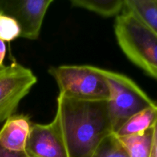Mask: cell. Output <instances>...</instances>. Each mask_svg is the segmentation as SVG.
Instances as JSON below:
<instances>
[{
  "instance_id": "8992f818",
  "label": "cell",
  "mask_w": 157,
  "mask_h": 157,
  "mask_svg": "<svg viewBox=\"0 0 157 157\" xmlns=\"http://www.w3.org/2000/svg\"><path fill=\"white\" fill-rule=\"evenodd\" d=\"M52 2V0H0V9L2 13L18 21L21 38L36 40L46 12Z\"/></svg>"
},
{
  "instance_id": "2e32d148",
  "label": "cell",
  "mask_w": 157,
  "mask_h": 157,
  "mask_svg": "<svg viewBox=\"0 0 157 157\" xmlns=\"http://www.w3.org/2000/svg\"><path fill=\"white\" fill-rule=\"evenodd\" d=\"M28 155L26 152L22 153H16L6 150L0 145V157H27Z\"/></svg>"
},
{
  "instance_id": "30bf717a",
  "label": "cell",
  "mask_w": 157,
  "mask_h": 157,
  "mask_svg": "<svg viewBox=\"0 0 157 157\" xmlns=\"http://www.w3.org/2000/svg\"><path fill=\"white\" fill-rule=\"evenodd\" d=\"M71 4L103 17H117L124 10L125 0H72Z\"/></svg>"
},
{
  "instance_id": "ba28073f",
  "label": "cell",
  "mask_w": 157,
  "mask_h": 157,
  "mask_svg": "<svg viewBox=\"0 0 157 157\" xmlns=\"http://www.w3.org/2000/svg\"><path fill=\"white\" fill-rule=\"evenodd\" d=\"M32 123L23 114H13L5 121L0 130V145L16 153L26 152Z\"/></svg>"
},
{
  "instance_id": "6da1fadb",
  "label": "cell",
  "mask_w": 157,
  "mask_h": 157,
  "mask_svg": "<svg viewBox=\"0 0 157 157\" xmlns=\"http://www.w3.org/2000/svg\"><path fill=\"white\" fill-rule=\"evenodd\" d=\"M54 120L69 157H92L113 133L108 101H80L58 94Z\"/></svg>"
},
{
  "instance_id": "277c9868",
  "label": "cell",
  "mask_w": 157,
  "mask_h": 157,
  "mask_svg": "<svg viewBox=\"0 0 157 157\" xmlns=\"http://www.w3.org/2000/svg\"><path fill=\"white\" fill-rule=\"evenodd\" d=\"M55 80L59 93L80 101H108L109 90L104 77L97 67L61 65L49 69Z\"/></svg>"
},
{
  "instance_id": "3957f363",
  "label": "cell",
  "mask_w": 157,
  "mask_h": 157,
  "mask_svg": "<svg viewBox=\"0 0 157 157\" xmlns=\"http://www.w3.org/2000/svg\"><path fill=\"white\" fill-rule=\"evenodd\" d=\"M97 68L105 78L109 87L108 107L114 133L134 114L156 104L129 77Z\"/></svg>"
},
{
  "instance_id": "5b68a950",
  "label": "cell",
  "mask_w": 157,
  "mask_h": 157,
  "mask_svg": "<svg viewBox=\"0 0 157 157\" xmlns=\"http://www.w3.org/2000/svg\"><path fill=\"white\" fill-rule=\"evenodd\" d=\"M36 82L33 72L16 61L0 67V117L3 121L13 115Z\"/></svg>"
},
{
  "instance_id": "5bb4252c",
  "label": "cell",
  "mask_w": 157,
  "mask_h": 157,
  "mask_svg": "<svg viewBox=\"0 0 157 157\" xmlns=\"http://www.w3.org/2000/svg\"><path fill=\"white\" fill-rule=\"evenodd\" d=\"M20 35L21 29L18 21L12 16L0 14V39L10 42L19 38Z\"/></svg>"
},
{
  "instance_id": "ffe728a7",
  "label": "cell",
  "mask_w": 157,
  "mask_h": 157,
  "mask_svg": "<svg viewBox=\"0 0 157 157\" xmlns=\"http://www.w3.org/2000/svg\"><path fill=\"white\" fill-rule=\"evenodd\" d=\"M27 157H30V156H27Z\"/></svg>"
},
{
  "instance_id": "7c38bea8",
  "label": "cell",
  "mask_w": 157,
  "mask_h": 157,
  "mask_svg": "<svg viewBox=\"0 0 157 157\" xmlns=\"http://www.w3.org/2000/svg\"><path fill=\"white\" fill-rule=\"evenodd\" d=\"M124 10L136 15L157 33V0H125Z\"/></svg>"
},
{
  "instance_id": "52a82bcc",
  "label": "cell",
  "mask_w": 157,
  "mask_h": 157,
  "mask_svg": "<svg viewBox=\"0 0 157 157\" xmlns=\"http://www.w3.org/2000/svg\"><path fill=\"white\" fill-rule=\"evenodd\" d=\"M26 153L30 157H69L55 120L47 124H32Z\"/></svg>"
},
{
  "instance_id": "4fadbf2b",
  "label": "cell",
  "mask_w": 157,
  "mask_h": 157,
  "mask_svg": "<svg viewBox=\"0 0 157 157\" xmlns=\"http://www.w3.org/2000/svg\"><path fill=\"white\" fill-rule=\"evenodd\" d=\"M92 157H129L119 139L115 133L104 138Z\"/></svg>"
},
{
  "instance_id": "9c48e42d",
  "label": "cell",
  "mask_w": 157,
  "mask_h": 157,
  "mask_svg": "<svg viewBox=\"0 0 157 157\" xmlns=\"http://www.w3.org/2000/svg\"><path fill=\"white\" fill-rule=\"evenodd\" d=\"M157 121V104L131 117L115 133L118 137L144 133L153 127Z\"/></svg>"
},
{
  "instance_id": "e0dca14e",
  "label": "cell",
  "mask_w": 157,
  "mask_h": 157,
  "mask_svg": "<svg viewBox=\"0 0 157 157\" xmlns=\"http://www.w3.org/2000/svg\"><path fill=\"white\" fill-rule=\"evenodd\" d=\"M6 54V45L5 41L0 39V67L3 66V61H4L5 57Z\"/></svg>"
},
{
  "instance_id": "ac0fdd59",
  "label": "cell",
  "mask_w": 157,
  "mask_h": 157,
  "mask_svg": "<svg viewBox=\"0 0 157 157\" xmlns=\"http://www.w3.org/2000/svg\"><path fill=\"white\" fill-rule=\"evenodd\" d=\"M3 121H3V120H2V118H1V117H0V123L3 122Z\"/></svg>"
},
{
  "instance_id": "8fae6325",
  "label": "cell",
  "mask_w": 157,
  "mask_h": 157,
  "mask_svg": "<svg viewBox=\"0 0 157 157\" xmlns=\"http://www.w3.org/2000/svg\"><path fill=\"white\" fill-rule=\"evenodd\" d=\"M152 128L144 133L119 137L129 157H151Z\"/></svg>"
},
{
  "instance_id": "d6986e66",
  "label": "cell",
  "mask_w": 157,
  "mask_h": 157,
  "mask_svg": "<svg viewBox=\"0 0 157 157\" xmlns=\"http://www.w3.org/2000/svg\"><path fill=\"white\" fill-rule=\"evenodd\" d=\"M1 13H2V10H1V9H0V14Z\"/></svg>"
},
{
  "instance_id": "9a60e30c",
  "label": "cell",
  "mask_w": 157,
  "mask_h": 157,
  "mask_svg": "<svg viewBox=\"0 0 157 157\" xmlns=\"http://www.w3.org/2000/svg\"><path fill=\"white\" fill-rule=\"evenodd\" d=\"M151 157H157V121L152 127V152Z\"/></svg>"
},
{
  "instance_id": "7a4b0ae2",
  "label": "cell",
  "mask_w": 157,
  "mask_h": 157,
  "mask_svg": "<svg viewBox=\"0 0 157 157\" xmlns=\"http://www.w3.org/2000/svg\"><path fill=\"white\" fill-rule=\"evenodd\" d=\"M114 32L122 52L134 64L157 79V33L132 12L116 17Z\"/></svg>"
}]
</instances>
